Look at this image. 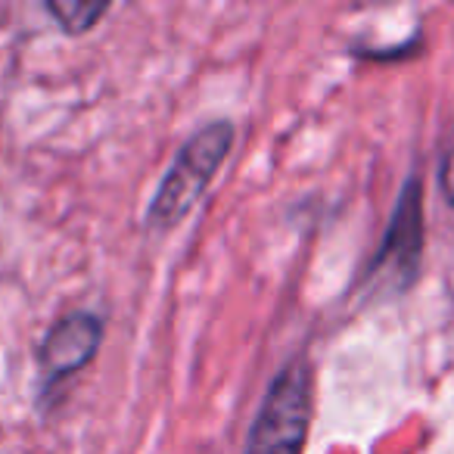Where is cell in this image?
<instances>
[{
	"mask_svg": "<svg viewBox=\"0 0 454 454\" xmlns=\"http://www.w3.org/2000/svg\"><path fill=\"white\" fill-rule=\"evenodd\" d=\"M234 137H237L234 125L227 119L208 121L206 128H200V131L177 150V156L171 159L168 171L162 175L156 193H153L150 208H146V215H144L150 231L165 234V231L181 224L184 215L196 206V200H200L208 184H212L215 171L231 156Z\"/></svg>",
	"mask_w": 454,
	"mask_h": 454,
	"instance_id": "obj_1",
	"label": "cell"
},
{
	"mask_svg": "<svg viewBox=\"0 0 454 454\" xmlns=\"http://www.w3.org/2000/svg\"><path fill=\"white\" fill-rule=\"evenodd\" d=\"M315 414V371L309 358H293L268 386L243 454H302Z\"/></svg>",
	"mask_w": 454,
	"mask_h": 454,
	"instance_id": "obj_2",
	"label": "cell"
},
{
	"mask_svg": "<svg viewBox=\"0 0 454 454\" xmlns=\"http://www.w3.org/2000/svg\"><path fill=\"white\" fill-rule=\"evenodd\" d=\"M423 255V184L420 177H408L392 212L389 231L380 243L377 259L371 262V278L389 284L392 290H404L414 284L417 265Z\"/></svg>",
	"mask_w": 454,
	"mask_h": 454,
	"instance_id": "obj_3",
	"label": "cell"
},
{
	"mask_svg": "<svg viewBox=\"0 0 454 454\" xmlns=\"http://www.w3.org/2000/svg\"><path fill=\"white\" fill-rule=\"evenodd\" d=\"M100 342H103V321L94 311H72V315L59 317V321L47 330L44 342H41V352H38L44 386L69 380L72 373L88 367L90 361H94Z\"/></svg>",
	"mask_w": 454,
	"mask_h": 454,
	"instance_id": "obj_4",
	"label": "cell"
},
{
	"mask_svg": "<svg viewBox=\"0 0 454 454\" xmlns=\"http://www.w3.org/2000/svg\"><path fill=\"white\" fill-rule=\"evenodd\" d=\"M47 13L63 26L66 35H84L109 13V4H88V0H47Z\"/></svg>",
	"mask_w": 454,
	"mask_h": 454,
	"instance_id": "obj_5",
	"label": "cell"
},
{
	"mask_svg": "<svg viewBox=\"0 0 454 454\" xmlns=\"http://www.w3.org/2000/svg\"><path fill=\"white\" fill-rule=\"evenodd\" d=\"M442 184H445V193L451 196V202H454V153H451V159L445 162V175H442Z\"/></svg>",
	"mask_w": 454,
	"mask_h": 454,
	"instance_id": "obj_6",
	"label": "cell"
}]
</instances>
